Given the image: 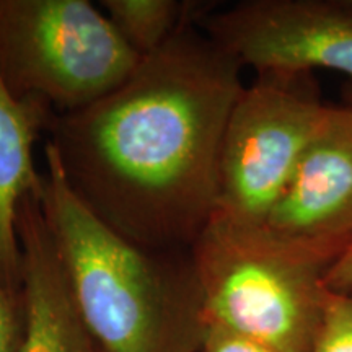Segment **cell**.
Returning <instances> with one entry per match:
<instances>
[{
    "label": "cell",
    "mask_w": 352,
    "mask_h": 352,
    "mask_svg": "<svg viewBox=\"0 0 352 352\" xmlns=\"http://www.w3.org/2000/svg\"><path fill=\"white\" fill-rule=\"evenodd\" d=\"M54 116L38 101L16 100L0 78V285L21 294V250L16 220L21 201L38 186L33 148Z\"/></svg>",
    "instance_id": "cell-9"
},
{
    "label": "cell",
    "mask_w": 352,
    "mask_h": 352,
    "mask_svg": "<svg viewBox=\"0 0 352 352\" xmlns=\"http://www.w3.org/2000/svg\"><path fill=\"white\" fill-rule=\"evenodd\" d=\"M341 94H342V104H346V107L352 108V82L347 80L344 83Z\"/></svg>",
    "instance_id": "cell-15"
},
{
    "label": "cell",
    "mask_w": 352,
    "mask_h": 352,
    "mask_svg": "<svg viewBox=\"0 0 352 352\" xmlns=\"http://www.w3.org/2000/svg\"><path fill=\"white\" fill-rule=\"evenodd\" d=\"M197 25L254 74L324 69L352 82V0H243Z\"/></svg>",
    "instance_id": "cell-6"
},
{
    "label": "cell",
    "mask_w": 352,
    "mask_h": 352,
    "mask_svg": "<svg viewBox=\"0 0 352 352\" xmlns=\"http://www.w3.org/2000/svg\"><path fill=\"white\" fill-rule=\"evenodd\" d=\"M98 6L140 59L164 47L188 20L209 10L202 2L179 0H101Z\"/></svg>",
    "instance_id": "cell-10"
},
{
    "label": "cell",
    "mask_w": 352,
    "mask_h": 352,
    "mask_svg": "<svg viewBox=\"0 0 352 352\" xmlns=\"http://www.w3.org/2000/svg\"><path fill=\"white\" fill-rule=\"evenodd\" d=\"M264 223L333 263L352 243L351 107L333 108Z\"/></svg>",
    "instance_id": "cell-7"
},
{
    "label": "cell",
    "mask_w": 352,
    "mask_h": 352,
    "mask_svg": "<svg viewBox=\"0 0 352 352\" xmlns=\"http://www.w3.org/2000/svg\"><path fill=\"white\" fill-rule=\"evenodd\" d=\"M95 352H100V351H98V347H96V349H95Z\"/></svg>",
    "instance_id": "cell-16"
},
{
    "label": "cell",
    "mask_w": 352,
    "mask_h": 352,
    "mask_svg": "<svg viewBox=\"0 0 352 352\" xmlns=\"http://www.w3.org/2000/svg\"><path fill=\"white\" fill-rule=\"evenodd\" d=\"M333 108L315 72H256L228 114L214 215L263 223Z\"/></svg>",
    "instance_id": "cell-5"
},
{
    "label": "cell",
    "mask_w": 352,
    "mask_h": 352,
    "mask_svg": "<svg viewBox=\"0 0 352 352\" xmlns=\"http://www.w3.org/2000/svg\"><path fill=\"white\" fill-rule=\"evenodd\" d=\"M139 60L90 0H0V78L54 116L103 98Z\"/></svg>",
    "instance_id": "cell-4"
},
{
    "label": "cell",
    "mask_w": 352,
    "mask_h": 352,
    "mask_svg": "<svg viewBox=\"0 0 352 352\" xmlns=\"http://www.w3.org/2000/svg\"><path fill=\"white\" fill-rule=\"evenodd\" d=\"M16 232L21 250V338L16 352H95L47 230L38 186L21 201Z\"/></svg>",
    "instance_id": "cell-8"
},
{
    "label": "cell",
    "mask_w": 352,
    "mask_h": 352,
    "mask_svg": "<svg viewBox=\"0 0 352 352\" xmlns=\"http://www.w3.org/2000/svg\"><path fill=\"white\" fill-rule=\"evenodd\" d=\"M202 321L276 352H311L323 327L333 261L266 223L212 215L189 250Z\"/></svg>",
    "instance_id": "cell-3"
},
{
    "label": "cell",
    "mask_w": 352,
    "mask_h": 352,
    "mask_svg": "<svg viewBox=\"0 0 352 352\" xmlns=\"http://www.w3.org/2000/svg\"><path fill=\"white\" fill-rule=\"evenodd\" d=\"M38 196L57 258L100 352H195L201 294L189 253H152L101 222L44 144Z\"/></svg>",
    "instance_id": "cell-2"
},
{
    "label": "cell",
    "mask_w": 352,
    "mask_h": 352,
    "mask_svg": "<svg viewBox=\"0 0 352 352\" xmlns=\"http://www.w3.org/2000/svg\"><path fill=\"white\" fill-rule=\"evenodd\" d=\"M21 338V297L0 285V352L19 351Z\"/></svg>",
    "instance_id": "cell-13"
},
{
    "label": "cell",
    "mask_w": 352,
    "mask_h": 352,
    "mask_svg": "<svg viewBox=\"0 0 352 352\" xmlns=\"http://www.w3.org/2000/svg\"><path fill=\"white\" fill-rule=\"evenodd\" d=\"M311 352H352V289L331 290Z\"/></svg>",
    "instance_id": "cell-11"
},
{
    "label": "cell",
    "mask_w": 352,
    "mask_h": 352,
    "mask_svg": "<svg viewBox=\"0 0 352 352\" xmlns=\"http://www.w3.org/2000/svg\"><path fill=\"white\" fill-rule=\"evenodd\" d=\"M202 15L46 131L74 195L152 253H189L214 215L223 131L245 87L243 67L197 25Z\"/></svg>",
    "instance_id": "cell-1"
},
{
    "label": "cell",
    "mask_w": 352,
    "mask_h": 352,
    "mask_svg": "<svg viewBox=\"0 0 352 352\" xmlns=\"http://www.w3.org/2000/svg\"><path fill=\"white\" fill-rule=\"evenodd\" d=\"M201 352H276L271 347L219 327V324L202 321Z\"/></svg>",
    "instance_id": "cell-12"
},
{
    "label": "cell",
    "mask_w": 352,
    "mask_h": 352,
    "mask_svg": "<svg viewBox=\"0 0 352 352\" xmlns=\"http://www.w3.org/2000/svg\"><path fill=\"white\" fill-rule=\"evenodd\" d=\"M328 287L331 290L352 289V243L329 267Z\"/></svg>",
    "instance_id": "cell-14"
}]
</instances>
